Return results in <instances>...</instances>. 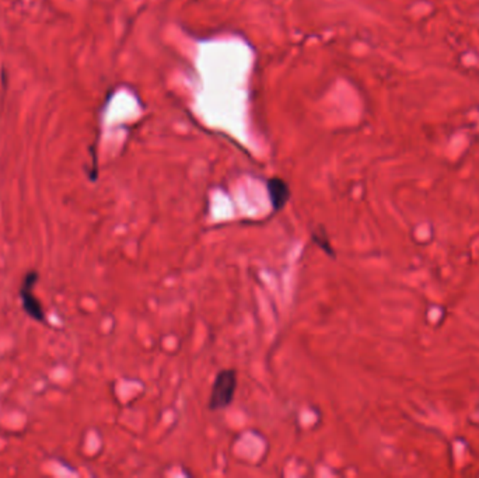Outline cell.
I'll list each match as a JSON object with an SVG mask.
<instances>
[{
    "mask_svg": "<svg viewBox=\"0 0 479 478\" xmlns=\"http://www.w3.org/2000/svg\"><path fill=\"white\" fill-rule=\"evenodd\" d=\"M38 272L37 271H30L26 274L23 284L20 287V296H21V301H23V309L24 311L34 318L38 323H47V317H45V311L44 307L41 304V301L37 299L34 289L35 285L38 282Z\"/></svg>",
    "mask_w": 479,
    "mask_h": 478,
    "instance_id": "cell-2",
    "label": "cell"
},
{
    "mask_svg": "<svg viewBox=\"0 0 479 478\" xmlns=\"http://www.w3.org/2000/svg\"><path fill=\"white\" fill-rule=\"evenodd\" d=\"M237 387H239V373L236 369L227 367L219 370L212 384L208 410L212 413H219L229 408L235 401Z\"/></svg>",
    "mask_w": 479,
    "mask_h": 478,
    "instance_id": "cell-1",
    "label": "cell"
},
{
    "mask_svg": "<svg viewBox=\"0 0 479 478\" xmlns=\"http://www.w3.org/2000/svg\"><path fill=\"white\" fill-rule=\"evenodd\" d=\"M311 239L315 243V245H318V248H321L328 257L331 258H337V251L331 243L329 235L327 232V229L322 225H318L312 232H311Z\"/></svg>",
    "mask_w": 479,
    "mask_h": 478,
    "instance_id": "cell-4",
    "label": "cell"
},
{
    "mask_svg": "<svg viewBox=\"0 0 479 478\" xmlns=\"http://www.w3.org/2000/svg\"><path fill=\"white\" fill-rule=\"evenodd\" d=\"M266 191H268L269 202H271L274 212L275 213L282 212L289 204L291 196H292V189L288 181L281 177H271L266 179Z\"/></svg>",
    "mask_w": 479,
    "mask_h": 478,
    "instance_id": "cell-3",
    "label": "cell"
}]
</instances>
